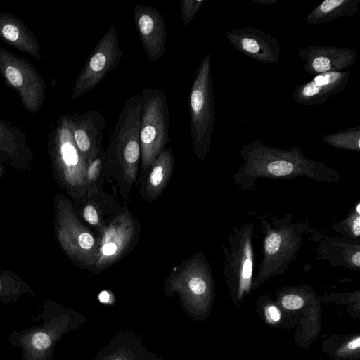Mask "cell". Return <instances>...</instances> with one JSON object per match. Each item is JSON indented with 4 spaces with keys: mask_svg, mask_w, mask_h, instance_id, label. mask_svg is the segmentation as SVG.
Returning a JSON list of instances; mask_svg holds the SVG:
<instances>
[{
    "mask_svg": "<svg viewBox=\"0 0 360 360\" xmlns=\"http://www.w3.org/2000/svg\"><path fill=\"white\" fill-rule=\"evenodd\" d=\"M40 306L41 312L34 319L42 320L41 324L22 330L14 329L7 337L11 345L21 350L20 360H52L58 341L84 321L79 313L51 300Z\"/></svg>",
    "mask_w": 360,
    "mask_h": 360,
    "instance_id": "obj_1",
    "label": "cell"
},
{
    "mask_svg": "<svg viewBox=\"0 0 360 360\" xmlns=\"http://www.w3.org/2000/svg\"><path fill=\"white\" fill-rule=\"evenodd\" d=\"M141 94V169L146 172L169 141V111L162 90L146 87Z\"/></svg>",
    "mask_w": 360,
    "mask_h": 360,
    "instance_id": "obj_2",
    "label": "cell"
},
{
    "mask_svg": "<svg viewBox=\"0 0 360 360\" xmlns=\"http://www.w3.org/2000/svg\"><path fill=\"white\" fill-rule=\"evenodd\" d=\"M214 101L210 56L207 55L195 72L188 99L191 136L194 151L200 160L205 157L210 144L214 120Z\"/></svg>",
    "mask_w": 360,
    "mask_h": 360,
    "instance_id": "obj_3",
    "label": "cell"
},
{
    "mask_svg": "<svg viewBox=\"0 0 360 360\" xmlns=\"http://www.w3.org/2000/svg\"><path fill=\"white\" fill-rule=\"evenodd\" d=\"M141 93L127 99L118 116L108 151L119 162L124 178L129 184L136 179L141 157Z\"/></svg>",
    "mask_w": 360,
    "mask_h": 360,
    "instance_id": "obj_4",
    "label": "cell"
},
{
    "mask_svg": "<svg viewBox=\"0 0 360 360\" xmlns=\"http://www.w3.org/2000/svg\"><path fill=\"white\" fill-rule=\"evenodd\" d=\"M54 230L65 254L84 267H94L98 248L90 231L78 219L70 200L58 193L54 200Z\"/></svg>",
    "mask_w": 360,
    "mask_h": 360,
    "instance_id": "obj_5",
    "label": "cell"
},
{
    "mask_svg": "<svg viewBox=\"0 0 360 360\" xmlns=\"http://www.w3.org/2000/svg\"><path fill=\"white\" fill-rule=\"evenodd\" d=\"M51 159L58 184L72 198L84 197L89 188L86 178L88 163L76 146L68 117L59 122Z\"/></svg>",
    "mask_w": 360,
    "mask_h": 360,
    "instance_id": "obj_6",
    "label": "cell"
},
{
    "mask_svg": "<svg viewBox=\"0 0 360 360\" xmlns=\"http://www.w3.org/2000/svg\"><path fill=\"white\" fill-rule=\"evenodd\" d=\"M117 29L111 27L89 55L77 77L71 100L76 99L92 89L115 69L122 58Z\"/></svg>",
    "mask_w": 360,
    "mask_h": 360,
    "instance_id": "obj_7",
    "label": "cell"
},
{
    "mask_svg": "<svg viewBox=\"0 0 360 360\" xmlns=\"http://www.w3.org/2000/svg\"><path fill=\"white\" fill-rule=\"evenodd\" d=\"M305 229L304 224L282 222L281 228L271 229L264 239L260 270L271 274L274 270L286 268L299 249Z\"/></svg>",
    "mask_w": 360,
    "mask_h": 360,
    "instance_id": "obj_8",
    "label": "cell"
},
{
    "mask_svg": "<svg viewBox=\"0 0 360 360\" xmlns=\"http://www.w3.org/2000/svg\"><path fill=\"white\" fill-rule=\"evenodd\" d=\"M135 231L134 221L128 213L119 215L103 227L94 267L103 270L119 259L131 246Z\"/></svg>",
    "mask_w": 360,
    "mask_h": 360,
    "instance_id": "obj_9",
    "label": "cell"
},
{
    "mask_svg": "<svg viewBox=\"0 0 360 360\" xmlns=\"http://www.w3.org/2000/svg\"><path fill=\"white\" fill-rule=\"evenodd\" d=\"M133 17L142 46L148 60L153 63L165 51L167 30L162 15L156 8L137 4Z\"/></svg>",
    "mask_w": 360,
    "mask_h": 360,
    "instance_id": "obj_10",
    "label": "cell"
},
{
    "mask_svg": "<svg viewBox=\"0 0 360 360\" xmlns=\"http://www.w3.org/2000/svg\"><path fill=\"white\" fill-rule=\"evenodd\" d=\"M254 227L246 224L229 237L230 249L226 252L224 270L238 281L239 291H248L252 277L253 250L252 236Z\"/></svg>",
    "mask_w": 360,
    "mask_h": 360,
    "instance_id": "obj_11",
    "label": "cell"
},
{
    "mask_svg": "<svg viewBox=\"0 0 360 360\" xmlns=\"http://www.w3.org/2000/svg\"><path fill=\"white\" fill-rule=\"evenodd\" d=\"M319 166H310L309 163L304 164L298 160H271L250 161L246 166L236 174V181L241 185L252 184L259 177H298L309 176L319 181L325 180L315 172L320 174L321 171L315 170Z\"/></svg>",
    "mask_w": 360,
    "mask_h": 360,
    "instance_id": "obj_12",
    "label": "cell"
},
{
    "mask_svg": "<svg viewBox=\"0 0 360 360\" xmlns=\"http://www.w3.org/2000/svg\"><path fill=\"white\" fill-rule=\"evenodd\" d=\"M69 119L76 146L89 163L101 153L106 118L97 110H90Z\"/></svg>",
    "mask_w": 360,
    "mask_h": 360,
    "instance_id": "obj_13",
    "label": "cell"
},
{
    "mask_svg": "<svg viewBox=\"0 0 360 360\" xmlns=\"http://www.w3.org/2000/svg\"><path fill=\"white\" fill-rule=\"evenodd\" d=\"M209 269L199 258H193L176 269L169 277L171 290L178 292L184 301L204 297L209 290Z\"/></svg>",
    "mask_w": 360,
    "mask_h": 360,
    "instance_id": "obj_14",
    "label": "cell"
},
{
    "mask_svg": "<svg viewBox=\"0 0 360 360\" xmlns=\"http://www.w3.org/2000/svg\"><path fill=\"white\" fill-rule=\"evenodd\" d=\"M94 360H160L147 351L137 337L120 335L98 354Z\"/></svg>",
    "mask_w": 360,
    "mask_h": 360,
    "instance_id": "obj_15",
    "label": "cell"
},
{
    "mask_svg": "<svg viewBox=\"0 0 360 360\" xmlns=\"http://www.w3.org/2000/svg\"><path fill=\"white\" fill-rule=\"evenodd\" d=\"M174 167V155L171 148H165L149 168L146 190L150 199L157 198L165 188Z\"/></svg>",
    "mask_w": 360,
    "mask_h": 360,
    "instance_id": "obj_16",
    "label": "cell"
},
{
    "mask_svg": "<svg viewBox=\"0 0 360 360\" xmlns=\"http://www.w3.org/2000/svg\"><path fill=\"white\" fill-rule=\"evenodd\" d=\"M35 293L31 287L15 274L9 271L0 273V302H16L23 295Z\"/></svg>",
    "mask_w": 360,
    "mask_h": 360,
    "instance_id": "obj_17",
    "label": "cell"
},
{
    "mask_svg": "<svg viewBox=\"0 0 360 360\" xmlns=\"http://www.w3.org/2000/svg\"><path fill=\"white\" fill-rule=\"evenodd\" d=\"M344 75L338 72H327L317 75L302 89L301 96L308 100L330 91L342 79Z\"/></svg>",
    "mask_w": 360,
    "mask_h": 360,
    "instance_id": "obj_18",
    "label": "cell"
},
{
    "mask_svg": "<svg viewBox=\"0 0 360 360\" xmlns=\"http://www.w3.org/2000/svg\"><path fill=\"white\" fill-rule=\"evenodd\" d=\"M24 67L17 62L11 60V62L5 63L4 68V74L11 85L18 90L22 91L23 96H25L24 101L26 100V95L28 94V84L33 86L34 77L28 75L29 72L23 68Z\"/></svg>",
    "mask_w": 360,
    "mask_h": 360,
    "instance_id": "obj_19",
    "label": "cell"
},
{
    "mask_svg": "<svg viewBox=\"0 0 360 360\" xmlns=\"http://www.w3.org/2000/svg\"><path fill=\"white\" fill-rule=\"evenodd\" d=\"M1 35L12 44L18 46L27 47V38L23 34L22 30L14 22L4 23L1 28Z\"/></svg>",
    "mask_w": 360,
    "mask_h": 360,
    "instance_id": "obj_20",
    "label": "cell"
},
{
    "mask_svg": "<svg viewBox=\"0 0 360 360\" xmlns=\"http://www.w3.org/2000/svg\"><path fill=\"white\" fill-rule=\"evenodd\" d=\"M338 231L349 238H359L360 236V214L356 211L346 220L337 224Z\"/></svg>",
    "mask_w": 360,
    "mask_h": 360,
    "instance_id": "obj_21",
    "label": "cell"
},
{
    "mask_svg": "<svg viewBox=\"0 0 360 360\" xmlns=\"http://www.w3.org/2000/svg\"><path fill=\"white\" fill-rule=\"evenodd\" d=\"M203 3V0H181V13L184 26L189 24Z\"/></svg>",
    "mask_w": 360,
    "mask_h": 360,
    "instance_id": "obj_22",
    "label": "cell"
},
{
    "mask_svg": "<svg viewBox=\"0 0 360 360\" xmlns=\"http://www.w3.org/2000/svg\"><path fill=\"white\" fill-rule=\"evenodd\" d=\"M100 155L88 163L86 175L88 187L94 183L99 176L101 168V158Z\"/></svg>",
    "mask_w": 360,
    "mask_h": 360,
    "instance_id": "obj_23",
    "label": "cell"
},
{
    "mask_svg": "<svg viewBox=\"0 0 360 360\" xmlns=\"http://www.w3.org/2000/svg\"><path fill=\"white\" fill-rule=\"evenodd\" d=\"M345 2V0H326L317 8L316 13L325 15H329L342 7Z\"/></svg>",
    "mask_w": 360,
    "mask_h": 360,
    "instance_id": "obj_24",
    "label": "cell"
},
{
    "mask_svg": "<svg viewBox=\"0 0 360 360\" xmlns=\"http://www.w3.org/2000/svg\"><path fill=\"white\" fill-rule=\"evenodd\" d=\"M304 300L295 294L285 295L281 300L282 305L287 309L295 310L303 307Z\"/></svg>",
    "mask_w": 360,
    "mask_h": 360,
    "instance_id": "obj_25",
    "label": "cell"
},
{
    "mask_svg": "<svg viewBox=\"0 0 360 360\" xmlns=\"http://www.w3.org/2000/svg\"><path fill=\"white\" fill-rule=\"evenodd\" d=\"M83 217L90 224L100 227L101 226L97 210L93 205H87L83 210Z\"/></svg>",
    "mask_w": 360,
    "mask_h": 360,
    "instance_id": "obj_26",
    "label": "cell"
},
{
    "mask_svg": "<svg viewBox=\"0 0 360 360\" xmlns=\"http://www.w3.org/2000/svg\"><path fill=\"white\" fill-rule=\"evenodd\" d=\"M314 70L319 73L328 72L331 69L330 60L324 56L316 57L312 62Z\"/></svg>",
    "mask_w": 360,
    "mask_h": 360,
    "instance_id": "obj_27",
    "label": "cell"
},
{
    "mask_svg": "<svg viewBox=\"0 0 360 360\" xmlns=\"http://www.w3.org/2000/svg\"><path fill=\"white\" fill-rule=\"evenodd\" d=\"M241 46L243 50L251 54H256L260 50V43L252 37H244L241 40Z\"/></svg>",
    "mask_w": 360,
    "mask_h": 360,
    "instance_id": "obj_28",
    "label": "cell"
},
{
    "mask_svg": "<svg viewBox=\"0 0 360 360\" xmlns=\"http://www.w3.org/2000/svg\"><path fill=\"white\" fill-rule=\"evenodd\" d=\"M267 318L271 322H276L281 319V313L279 309L274 306H269L266 309Z\"/></svg>",
    "mask_w": 360,
    "mask_h": 360,
    "instance_id": "obj_29",
    "label": "cell"
},
{
    "mask_svg": "<svg viewBox=\"0 0 360 360\" xmlns=\"http://www.w3.org/2000/svg\"><path fill=\"white\" fill-rule=\"evenodd\" d=\"M360 346V337L352 340L347 345V347L351 350L357 349Z\"/></svg>",
    "mask_w": 360,
    "mask_h": 360,
    "instance_id": "obj_30",
    "label": "cell"
},
{
    "mask_svg": "<svg viewBox=\"0 0 360 360\" xmlns=\"http://www.w3.org/2000/svg\"><path fill=\"white\" fill-rule=\"evenodd\" d=\"M98 299L102 303H110V295L107 291H103L99 294Z\"/></svg>",
    "mask_w": 360,
    "mask_h": 360,
    "instance_id": "obj_31",
    "label": "cell"
},
{
    "mask_svg": "<svg viewBox=\"0 0 360 360\" xmlns=\"http://www.w3.org/2000/svg\"><path fill=\"white\" fill-rule=\"evenodd\" d=\"M1 167H0V175H1Z\"/></svg>",
    "mask_w": 360,
    "mask_h": 360,
    "instance_id": "obj_32",
    "label": "cell"
}]
</instances>
